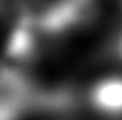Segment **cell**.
I'll return each instance as SVG.
<instances>
[{"label":"cell","mask_w":122,"mask_h":120,"mask_svg":"<svg viewBox=\"0 0 122 120\" xmlns=\"http://www.w3.org/2000/svg\"><path fill=\"white\" fill-rule=\"evenodd\" d=\"M120 55H122V42H120Z\"/></svg>","instance_id":"2"},{"label":"cell","mask_w":122,"mask_h":120,"mask_svg":"<svg viewBox=\"0 0 122 120\" xmlns=\"http://www.w3.org/2000/svg\"><path fill=\"white\" fill-rule=\"evenodd\" d=\"M89 102L97 111L107 116L122 115V76H109L91 87Z\"/></svg>","instance_id":"1"}]
</instances>
